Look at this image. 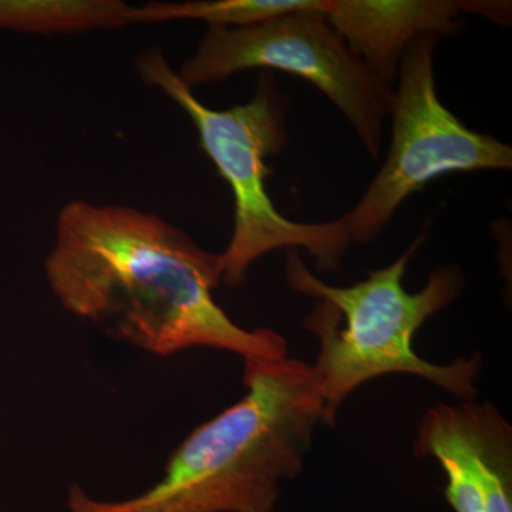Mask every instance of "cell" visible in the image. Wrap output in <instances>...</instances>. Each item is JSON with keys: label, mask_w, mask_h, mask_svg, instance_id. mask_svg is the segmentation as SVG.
Wrapping results in <instances>:
<instances>
[{"label": "cell", "mask_w": 512, "mask_h": 512, "mask_svg": "<svg viewBox=\"0 0 512 512\" xmlns=\"http://www.w3.org/2000/svg\"><path fill=\"white\" fill-rule=\"evenodd\" d=\"M45 272L66 311L144 352L286 356L279 333L241 328L215 302L221 254L151 212L70 201L57 217Z\"/></svg>", "instance_id": "cell-1"}, {"label": "cell", "mask_w": 512, "mask_h": 512, "mask_svg": "<svg viewBox=\"0 0 512 512\" xmlns=\"http://www.w3.org/2000/svg\"><path fill=\"white\" fill-rule=\"evenodd\" d=\"M247 394L197 427L164 476L119 501L70 487L72 512H268L282 481L298 476L319 424H329L313 365L289 357L244 359Z\"/></svg>", "instance_id": "cell-2"}, {"label": "cell", "mask_w": 512, "mask_h": 512, "mask_svg": "<svg viewBox=\"0 0 512 512\" xmlns=\"http://www.w3.org/2000/svg\"><path fill=\"white\" fill-rule=\"evenodd\" d=\"M424 238L423 232L393 264L369 272L352 286L325 284L303 264L296 249L286 252L289 288L318 301L305 320V329L319 339L313 369L329 424L335 423L340 406L357 387L394 373L429 380L461 400L477 396L476 382L483 366L480 356L436 365L413 348L417 330L456 301L464 288L461 269L444 266L429 276L421 291H406L407 265Z\"/></svg>", "instance_id": "cell-3"}, {"label": "cell", "mask_w": 512, "mask_h": 512, "mask_svg": "<svg viewBox=\"0 0 512 512\" xmlns=\"http://www.w3.org/2000/svg\"><path fill=\"white\" fill-rule=\"evenodd\" d=\"M137 72L150 86L163 90L190 117L202 150L227 181L234 197V229L222 252V282L244 284L251 265L275 249L303 248L322 271H335L352 244L343 221L296 222L275 207L266 188V160L288 146L286 100L264 79L248 103L227 110L205 106L178 79L158 49L141 53Z\"/></svg>", "instance_id": "cell-4"}, {"label": "cell", "mask_w": 512, "mask_h": 512, "mask_svg": "<svg viewBox=\"0 0 512 512\" xmlns=\"http://www.w3.org/2000/svg\"><path fill=\"white\" fill-rule=\"evenodd\" d=\"M440 40L437 35L417 37L400 57L389 113V153L362 198L340 217L352 244L379 237L400 205L436 178L512 167L511 146L470 130L441 103L434 77Z\"/></svg>", "instance_id": "cell-5"}, {"label": "cell", "mask_w": 512, "mask_h": 512, "mask_svg": "<svg viewBox=\"0 0 512 512\" xmlns=\"http://www.w3.org/2000/svg\"><path fill=\"white\" fill-rule=\"evenodd\" d=\"M320 9L298 10L245 28H208L177 76L190 89L242 70L274 69L312 83L352 124L379 158L393 89L380 82L332 28Z\"/></svg>", "instance_id": "cell-6"}, {"label": "cell", "mask_w": 512, "mask_h": 512, "mask_svg": "<svg viewBox=\"0 0 512 512\" xmlns=\"http://www.w3.org/2000/svg\"><path fill=\"white\" fill-rule=\"evenodd\" d=\"M414 454L443 468L457 512H512V429L493 404L431 407L417 426Z\"/></svg>", "instance_id": "cell-7"}, {"label": "cell", "mask_w": 512, "mask_h": 512, "mask_svg": "<svg viewBox=\"0 0 512 512\" xmlns=\"http://www.w3.org/2000/svg\"><path fill=\"white\" fill-rule=\"evenodd\" d=\"M511 3L453 0H325L322 15L367 69L387 87L396 83L400 57L424 35L441 39L463 28V13L507 25Z\"/></svg>", "instance_id": "cell-8"}, {"label": "cell", "mask_w": 512, "mask_h": 512, "mask_svg": "<svg viewBox=\"0 0 512 512\" xmlns=\"http://www.w3.org/2000/svg\"><path fill=\"white\" fill-rule=\"evenodd\" d=\"M133 25V6L121 0H0V30L70 35Z\"/></svg>", "instance_id": "cell-9"}, {"label": "cell", "mask_w": 512, "mask_h": 512, "mask_svg": "<svg viewBox=\"0 0 512 512\" xmlns=\"http://www.w3.org/2000/svg\"><path fill=\"white\" fill-rule=\"evenodd\" d=\"M323 0H195L133 6V23L204 20L210 28H245L298 10L320 9Z\"/></svg>", "instance_id": "cell-10"}]
</instances>
